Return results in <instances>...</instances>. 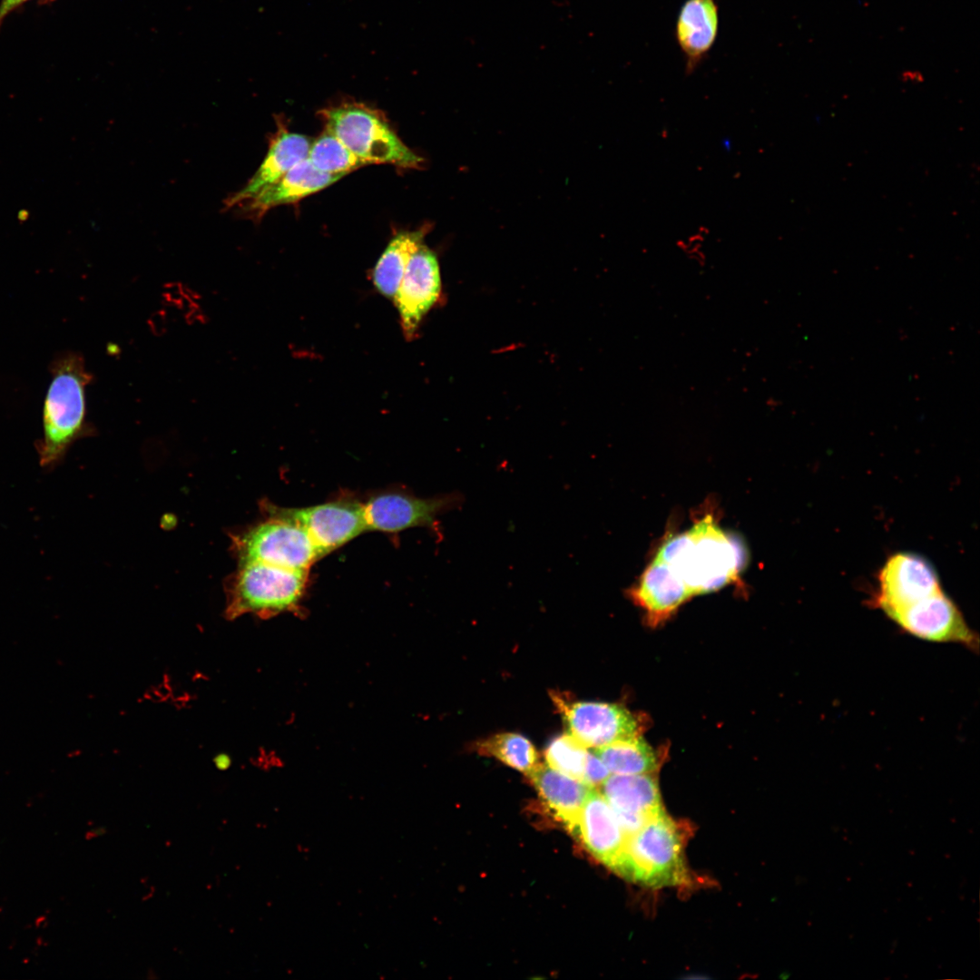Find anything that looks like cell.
<instances>
[{
    "label": "cell",
    "mask_w": 980,
    "mask_h": 980,
    "mask_svg": "<svg viewBox=\"0 0 980 980\" xmlns=\"http://www.w3.org/2000/svg\"><path fill=\"white\" fill-rule=\"evenodd\" d=\"M655 558L681 578L691 595L717 591L738 580L742 566L739 544L706 514L689 530L668 537Z\"/></svg>",
    "instance_id": "obj_1"
},
{
    "label": "cell",
    "mask_w": 980,
    "mask_h": 980,
    "mask_svg": "<svg viewBox=\"0 0 980 980\" xmlns=\"http://www.w3.org/2000/svg\"><path fill=\"white\" fill-rule=\"evenodd\" d=\"M684 842L681 827L663 811L628 836L614 871L652 887L688 884Z\"/></svg>",
    "instance_id": "obj_2"
},
{
    "label": "cell",
    "mask_w": 980,
    "mask_h": 980,
    "mask_svg": "<svg viewBox=\"0 0 980 980\" xmlns=\"http://www.w3.org/2000/svg\"><path fill=\"white\" fill-rule=\"evenodd\" d=\"M52 382L44 407L41 465L56 463L80 435L85 416V387L92 376L76 353L59 357L52 366Z\"/></svg>",
    "instance_id": "obj_3"
},
{
    "label": "cell",
    "mask_w": 980,
    "mask_h": 980,
    "mask_svg": "<svg viewBox=\"0 0 980 980\" xmlns=\"http://www.w3.org/2000/svg\"><path fill=\"white\" fill-rule=\"evenodd\" d=\"M308 571L238 561L227 583L225 615L233 620L245 613L270 618L296 611L304 595Z\"/></svg>",
    "instance_id": "obj_4"
},
{
    "label": "cell",
    "mask_w": 980,
    "mask_h": 980,
    "mask_svg": "<svg viewBox=\"0 0 980 980\" xmlns=\"http://www.w3.org/2000/svg\"><path fill=\"white\" fill-rule=\"evenodd\" d=\"M326 130L365 164L416 169L423 159L410 150L377 111L358 103H342L319 111Z\"/></svg>",
    "instance_id": "obj_5"
},
{
    "label": "cell",
    "mask_w": 980,
    "mask_h": 980,
    "mask_svg": "<svg viewBox=\"0 0 980 980\" xmlns=\"http://www.w3.org/2000/svg\"><path fill=\"white\" fill-rule=\"evenodd\" d=\"M267 512V518L232 537L238 561L309 571L321 556L308 533L298 524Z\"/></svg>",
    "instance_id": "obj_6"
},
{
    "label": "cell",
    "mask_w": 980,
    "mask_h": 980,
    "mask_svg": "<svg viewBox=\"0 0 980 980\" xmlns=\"http://www.w3.org/2000/svg\"><path fill=\"white\" fill-rule=\"evenodd\" d=\"M264 508L300 525L321 557L368 531L364 504L357 500L339 499L303 508L268 504Z\"/></svg>",
    "instance_id": "obj_7"
},
{
    "label": "cell",
    "mask_w": 980,
    "mask_h": 980,
    "mask_svg": "<svg viewBox=\"0 0 980 980\" xmlns=\"http://www.w3.org/2000/svg\"><path fill=\"white\" fill-rule=\"evenodd\" d=\"M901 630L929 642H953L978 652L977 634L942 590L887 614Z\"/></svg>",
    "instance_id": "obj_8"
},
{
    "label": "cell",
    "mask_w": 980,
    "mask_h": 980,
    "mask_svg": "<svg viewBox=\"0 0 980 980\" xmlns=\"http://www.w3.org/2000/svg\"><path fill=\"white\" fill-rule=\"evenodd\" d=\"M569 734L585 748H601L641 735L642 724L626 708L595 701L568 702L554 696Z\"/></svg>",
    "instance_id": "obj_9"
},
{
    "label": "cell",
    "mask_w": 980,
    "mask_h": 980,
    "mask_svg": "<svg viewBox=\"0 0 980 980\" xmlns=\"http://www.w3.org/2000/svg\"><path fill=\"white\" fill-rule=\"evenodd\" d=\"M464 502L460 493L420 498L402 493H385L364 504L368 530L395 533L405 529L435 527L437 516Z\"/></svg>",
    "instance_id": "obj_10"
},
{
    "label": "cell",
    "mask_w": 980,
    "mask_h": 980,
    "mask_svg": "<svg viewBox=\"0 0 980 980\" xmlns=\"http://www.w3.org/2000/svg\"><path fill=\"white\" fill-rule=\"evenodd\" d=\"M933 565L914 553L890 556L878 574V592L873 603L885 614L942 591Z\"/></svg>",
    "instance_id": "obj_11"
},
{
    "label": "cell",
    "mask_w": 980,
    "mask_h": 980,
    "mask_svg": "<svg viewBox=\"0 0 980 980\" xmlns=\"http://www.w3.org/2000/svg\"><path fill=\"white\" fill-rule=\"evenodd\" d=\"M441 289L439 266L436 254L421 245L410 257L401 283L393 297L400 315L406 338H412L416 328Z\"/></svg>",
    "instance_id": "obj_12"
},
{
    "label": "cell",
    "mask_w": 980,
    "mask_h": 980,
    "mask_svg": "<svg viewBox=\"0 0 980 980\" xmlns=\"http://www.w3.org/2000/svg\"><path fill=\"white\" fill-rule=\"evenodd\" d=\"M603 795L629 836L663 812L658 782L651 774L609 776Z\"/></svg>",
    "instance_id": "obj_13"
},
{
    "label": "cell",
    "mask_w": 980,
    "mask_h": 980,
    "mask_svg": "<svg viewBox=\"0 0 980 980\" xmlns=\"http://www.w3.org/2000/svg\"><path fill=\"white\" fill-rule=\"evenodd\" d=\"M277 126L261 164L240 190L224 201V211L237 209L307 159L311 143L309 138L289 132L283 122H278Z\"/></svg>",
    "instance_id": "obj_14"
},
{
    "label": "cell",
    "mask_w": 980,
    "mask_h": 980,
    "mask_svg": "<svg viewBox=\"0 0 980 980\" xmlns=\"http://www.w3.org/2000/svg\"><path fill=\"white\" fill-rule=\"evenodd\" d=\"M576 834L597 859L615 870L628 835L605 797L595 788L591 789L582 807Z\"/></svg>",
    "instance_id": "obj_15"
},
{
    "label": "cell",
    "mask_w": 980,
    "mask_h": 980,
    "mask_svg": "<svg viewBox=\"0 0 980 980\" xmlns=\"http://www.w3.org/2000/svg\"><path fill=\"white\" fill-rule=\"evenodd\" d=\"M627 593L652 624L666 620L692 596L673 569L655 557Z\"/></svg>",
    "instance_id": "obj_16"
},
{
    "label": "cell",
    "mask_w": 980,
    "mask_h": 980,
    "mask_svg": "<svg viewBox=\"0 0 980 980\" xmlns=\"http://www.w3.org/2000/svg\"><path fill=\"white\" fill-rule=\"evenodd\" d=\"M342 175L316 169L308 159L301 161L278 181L260 191L237 209L248 218L260 220L270 210L297 202L335 183Z\"/></svg>",
    "instance_id": "obj_17"
},
{
    "label": "cell",
    "mask_w": 980,
    "mask_h": 980,
    "mask_svg": "<svg viewBox=\"0 0 980 980\" xmlns=\"http://www.w3.org/2000/svg\"><path fill=\"white\" fill-rule=\"evenodd\" d=\"M719 32L718 0H685L676 21L675 37L691 74L713 46Z\"/></svg>",
    "instance_id": "obj_18"
},
{
    "label": "cell",
    "mask_w": 980,
    "mask_h": 980,
    "mask_svg": "<svg viewBox=\"0 0 980 980\" xmlns=\"http://www.w3.org/2000/svg\"><path fill=\"white\" fill-rule=\"evenodd\" d=\"M528 776L553 813L576 834L582 807L593 787L542 763Z\"/></svg>",
    "instance_id": "obj_19"
},
{
    "label": "cell",
    "mask_w": 980,
    "mask_h": 980,
    "mask_svg": "<svg viewBox=\"0 0 980 980\" xmlns=\"http://www.w3.org/2000/svg\"><path fill=\"white\" fill-rule=\"evenodd\" d=\"M427 227L397 234L387 246L372 273L376 289L384 296L394 297L403 279L412 254L423 244Z\"/></svg>",
    "instance_id": "obj_20"
},
{
    "label": "cell",
    "mask_w": 980,
    "mask_h": 980,
    "mask_svg": "<svg viewBox=\"0 0 980 980\" xmlns=\"http://www.w3.org/2000/svg\"><path fill=\"white\" fill-rule=\"evenodd\" d=\"M593 752L616 775L651 774L658 768L657 756L641 735L596 748Z\"/></svg>",
    "instance_id": "obj_21"
},
{
    "label": "cell",
    "mask_w": 980,
    "mask_h": 980,
    "mask_svg": "<svg viewBox=\"0 0 980 980\" xmlns=\"http://www.w3.org/2000/svg\"><path fill=\"white\" fill-rule=\"evenodd\" d=\"M474 750L479 754L492 756L505 764L529 775L540 763L532 742L518 733L505 732L477 741Z\"/></svg>",
    "instance_id": "obj_22"
},
{
    "label": "cell",
    "mask_w": 980,
    "mask_h": 980,
    "mask_svg": "<svg viewBox=\"0 0 980 980\" xmlns=\"http://www.w3.org/2000/svg\"><path fill=\"white\" fill-rule=\"evenodd\" d=\"M307 159L318 171L333 175L344 176L366 165L327 130L310 143Z\"/></svg>",
    "instance_id": "obj_23"
},
{
    "label": "cell",
    "mask_w": 980,
    "mask_h": 980,
    "mask_svg": "<svg viewBox=\"0 0 980 980\" xmlns=\"http://www.w3.org/2000/svg\"><path fill=\"white\" fill-rule=\"evenodd\" d=\"M587 752L586 748L568 733L554 738L547 746L544 757L550 768L583 781Z\"/></svg>",
    "instance_id": "obj_24"
},
{
    "label": "cell",
    "mask_w": 980,
    "mask_h": 980,
    "mask_svg": "<svg viewBox=\"0 0 980 980\" xmlns=\"http://www.w3.org/2000/svg\"><path fill=\"white\" fill-rule=\"evenodd\" d=\"M610 773L606 765L594 752H587L583 780L585 784L593 788L601 786Z\"/></svg>",
    "instance_id": "obj_25"
},
{
    "label": "cell",
    "mask_w": 980,
    "mask_h": 980,
    "mask_svg": "<svg viewBox=\"0 0 980 980\" xmlns=\"http://www.w3.org/2000/svg\"><path fill=\"white\" fill-rule=\"evenodd\" d=\"M26 1L28 0H2L0 4V25L12 11Z\"/></svg>",
    "instance_id": "obj_26"
},
{
    "label": "cell",
    "mask_w": 980,
    "mask_h": 980,
    "mask_svg": "<svg viewBox=\"0 0 980 980\" xmlns=\"http://www.w3.org/2000/svg\"><path fill=\"white\" fill-rule=\"evenodd\" d=\"M214 762L219 769H226L230 765V760L227 755H218Z\"/></svg>",
    "instance_id": "obj_27"
},
{
    "label": "cell",
    "mask_w": 980,
    "mask_h": 980,
    "mask_svg": "<svg viewBox=\"0 0 980 980\" xmlns=\"http://www.w3.org/2000/svg\"><path fill=\"white\" fill-rule=\"evenodd\" d=\"M105 833H106V829L104 828L99 827V828H93V829L89 830L86 833L85 838H86V839L91 840V839L96 838L98 837H101V836L104 835Z\"/></svg>",
    "instance_id": "obj_28"
}]
</instances>
